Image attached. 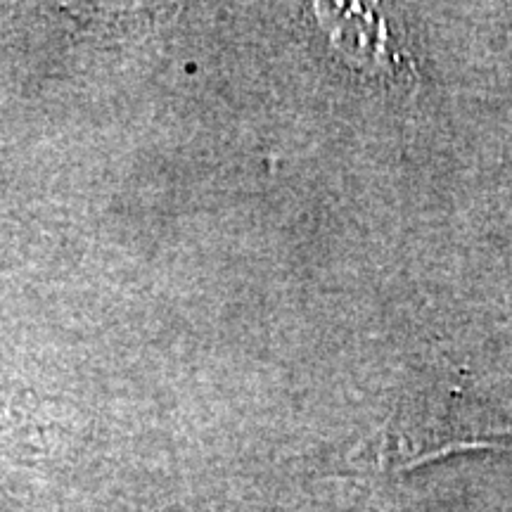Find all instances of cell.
Segmentation results:
<instances>
[{
  "mask_svg": "<svg viewBox=\"0 0 512 512\" xmlns=\"http://www.w3.org/2000/svg\"><path fill=\"white\" fill-rule=\"evenodd\" d=\"M508 432L475 396L439 384L401 401L377 437L375 460L384 470H399L456 448L491 446L496 434Z\"/></svg>",
  "mask_w": 512,
  "mask_h": 512,
  "instance_id": "6da1fadb",
  "label": "cell"
},
{
  "mask_svg": "<svg viewBox=\"0 0 512 512\" xmlns=\"http://www.w3.org/2000/svg\"><path fill=\"white\" fill-rule=\"evenodd\" d=\"M316 17L337 55L361 74L396 79L406 69H413L399 31L377 5L325 3L316 5Z\"/></svg>",
  "mask_w": 512,
  "mask_h": 512,
  "instance_id": "7a4b0ae2",
  "label": "cell"
}]
</instances>
